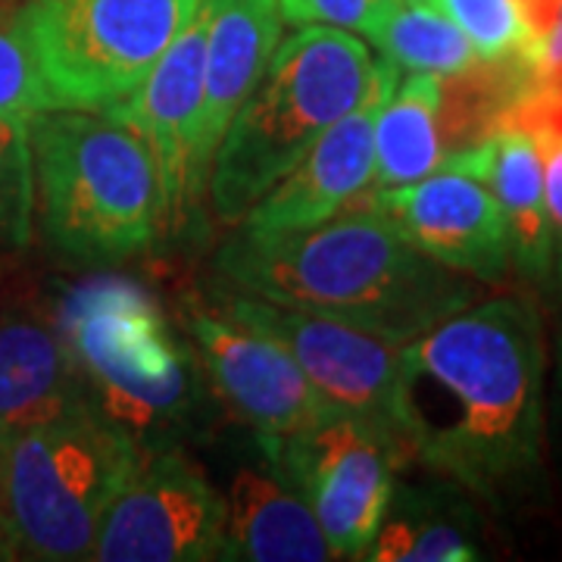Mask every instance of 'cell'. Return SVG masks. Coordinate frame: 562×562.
<instances>
[{"instance_id":"6da1fadb","label":"cell","mask_w":562,"mask_h":562,"mask_svg":"<svg viewBox=\"0 0 562 562\" xmlns=\"http://www.w3.org/2000/svg\"><path fill=\"white\" fill-rule=\"evenodd\" d=\"M543 325L525 297L469 303L401 347L409 460L465 494L509 503L541 475Z\"/></svg>"},{"instance_id":"7a4b0ae2","label":"cell","mask_w":562,"mask_h":562,"mask_svg":"<svg viewBox=\"0 0 562 562\" xmlns=\"http://www.w3.org/2000/svg\"><path fill=\"white\" fill-rule=\"evenodd\" d=\"M216 272L232 291L401 344L479 297L475 281L425 257L372 206L291 235L238 228L216 254Z\"/></svg>"},{"instance_id":"3957f363","label":"cell","mask_w":562,"mask_h":562,"mask_svg":"<svg viewBox=\"0 0 562 562\" xmlns=\"http://www.w3.org/2000/svg\"><path fill=\"white\" fill-rule=\"evenodd\" d=\"M35 222L47 247L79 266H116L166 232L157 162L138 132L106 113L41 110L29 120Z\"/></svg>"},{"instance_id":"277c9868","label":"cell","mask_w":562,"mask_h":562,"mask_svg":"<svg viewBox=\"0 0 562 562\" xmlns=\"http://www.w3.org/2000/svg\"><path fill=\"white\" fill-rule=\"evenodd\" d=\"M372 69L369 44L344 29L303 25L279 41L216 147L206 191L213 213L225 225H238L362 101Z\"/></svg>"},{"instance_id":"5b68a950","label":"cell","mask_w":562,"mask_h":562,"mask_svg":"<svg viewBox=\"0 0 562 562\" xmlns=\"http://www.w3.org/2000/svg\"><path fill=\"white\" fill-rule=\"evenodd\" d=\"M57 325L79 366L88 401L138 443L181 435L203 401L191 341L138 281L98 276L63 297Z\"/></svg>"},{"instance_id":"8992f818","label":"cell","mask_w":562,"mask_h":562,"mask_svg":"<svg viewBox=\"0 0 562 562\" xmlns=\"http://www.w3.org/2000/svg\"><path fill=\"white\" fill-rule=\"evenodd\" d=\"M140 443L91 401L0 443V484L16 560H91L103 516Z\"/></svg>"},{"instance_id":"52a82bcc","label":"cell","mask_w":562,"mask_h":562,"mask_svg":"<svg viewBox=\"0 0 562 562\" xmlns=\"http://www.w3.org/2000/svg\"><path fill=\"white\" fill-rule=\"evenodd\" d=\"M203 0H20L54 110L110 113L138 91Z\"/></svg>"},{"instance_id":"ba28073f","label":"cell","mask_w":562,"mask_h":562,"mask_svg":"<svg viewBox=\"0 0 562 562\" xmlns=\"http://www.w3.org/2000/svg\"><path fill=\"white\" fill-rule=\"evenodd\" d=\"M213 310L276 338L335 416L372 428L394 450L401 469L413 462L401 409V341L241 291L216 294Z\"/></svg>"},{"instance_id":"9c48e42d","label":"cell","mask_w":562,"mask_h":562,"mask_svg":"<svg viewBox=\"0 0 562 562\" xmlns=\"http://www.w3.org/2000/svg\"><path fill=\"white\" fill-rule=\"evenodd\" d=\"M310 503L335 560H366L394 501V450L362 422L325 416L284 441H260Z\"/></svg>"},{"instance_id":"30bf717a","label":"cell","mask_w":562,"mask_h":562,"mask_svg":"<svg viewBox=\"0 0 562 562\" xmlns=\"http://www.w3.org/2000/svg\"><path fill=\"white\" fill-rule=\"evenodd\" d=\"M225 497L201 465L169 443H140L135 465L103 516L91 560H222Z\"/></svg>"},{"instance_id":"8fae6325","label":"cell","mask_w":562,"mask_h":562,"mask_svg":"<svg viewBox=\"0 0 562 562\" xmlns=\"http://www.w3.org/2000/svg\"><path fill=\"white\" fill-rule=\"evenodd\" d=\"M184 331L210 391L260 441H284L331 416L297 360L260 328L201 306L188 313Z\"/></svg>"},{"instance_id":"7c38bea8","label":"cell","mask_w":562,"mask_h":562,"mask_svg":"<svg viewBox=\"0 0 562 562\" xmlns=\"http://www.w3.org/2000/svg\"><path fill=\"white\" fill-rule=\"evenodd\" d=\"M203 63H206V7L166 47L138 91L106 116L125 122L150 147L166 198V232L188 228L210 191L201 162Z\"/></svg>"},{"instance_id":"4fadbf2b","label":"cell","mask_w":562,"mask_h":562,"mask_svg":"<svg viewBox=\"0 0 562 562\" xmlns=\"http://www.w3.org/2000/svg\"><path fill=\"white\" fill-rule=\"evenodd\" d=\"M397 81L401 69L394 63L375 60L362 101L244 213L238 228L250 235H291L353 210L375 184V116Z\"/></svg>"},{"instance_id":"5bb4252c","label":"cell","mask_w":562,"mask_h":562,"mask_svg":"<svg viewBox=\"0 0 562 562\" xmlns=\"http://www.w3.org/2000/svg\"><path fill=\"white\" fill-rule=\"evenodd\" d=\"M362 206L379 210L425 257L469 279L501 284L513 272L506 222L487 184L475 176L438 166L431 176L369 191Z\"/></svg>"},{"instance_id":"9a60e30c","label":"cell","mask_w":562,"mask_h":562,"mask_svg":"<svg viewBox=\"0 0 562 562\" xmlns=\"http://www.w3.org/2000/svg\"><path fill=\"white\" fill-rule=\"evenodd\" d=\"M88 401L57 316L0 310V443Z\"/></svg>"},{"instance_id":"2e32d148","label":"cell","mask_w":562,"mask_h":562,"mask_svg":"<svg viewBox=\"0 0 562 562\" xmlns=\"http://www.w3.org/2000/svg\"><path fill=\"white\" fill-rule=\"evenodd\" d=\"M206 63H203L201 162L210 172L216 147L238 106L247 101L281 41L279 0H203Z\"/></svg>"},{"instance_id":"e0dca14e","label":"cell","mask_w":562,"mask_h":562,"mask_svg":"<svg viewBox=\"0 0 562 562\" xmlns=\"http://www.w3.org/2000/svg\"><path fill=\"white\" fill-rule=\"evenodd\" d=\"M441 166L462 169L487 184L506 222L513 272H519L525 281L538 288L553 284L550 222L543 203V162L535 138L519 128H506L443 157Z\"/></svg>"},{"instance_id":"ac0fdd59","label":"cell","mask_w":562,"mask_h":562,"mask_svg":"<svg viewBox=\"0 0 562 562\" xmlns=\"http://www.w3.org/2000/svg\"><path fill=\"white\" fill-rule=\"evenodd\" d=\"M222 560H335L310 503L281 475L272 457H266V465L238 469L232 482V491L225 497Z\"/></svg>"},{"instance_id":"d6986e66","label":"cell","mask_w":562,"mask_h":562,"mask_svg":"<svg viewBox=\"0 0 562 562\" xmlns=\"http://www.w3.org/2000/svg\"><path fill=\"white\" fill-rule=\"evenodd\" d=\"M441 162V79L409 72L375 116L372 191L413 184L431 176Z\"/></svg>"},{"instance_id":"ffe728a7","label":"cell","mask_w":562,"mask_h":562,"mask_svg":"<svg viewBox=\"0 0 562 562\" xmlns=\"http://www.w3.org/2000/svg\"><path fill=\"white\" fill-rule=\"evenodd\" d=\"M366 38L401 72L450 79L479 63L472 41L462 35L460 25L438 3L391 0L366 32Z\"/></svg>"},{"instance_id":"44dd1931","label":"cell","mask_w":562,"mask_h":562,"mask_svg":"<svg viewBox=\"0 0 562 562\" xmlns=\"http://www.w3.org/2000/svg\"><path fill=\"white\" fill-rule=\"evenodd\" d=\"M366 560L406 562H472L482 550L472 538V525L457 509H438L428 497L413 503L409 513L384 516L382 531L369 547Z\"/></svg>"},{"instance_id":"7402d4cb","label":"cell","mask_w":562,"mask_h":562,"mask_svg":"<svg viewBox=\"0 0 562 562\" xmlns=\"http://www.w3.org/2000/svg\"><path fill=\"white\" fill-rule=\"evenodd\" d=\"M35 232V162L29 122L0 113V247L22 250Z\"/></svg>"},{"instance_id":"603a6c76","label":"cell","mask_w":562,"mask_h":562,"mask_svg":"<svg viewBox=\"0 0 562 562\" xmlns=\"http://www.w3.org/2000/svg\"><path fill=\"white\" fill-rule=\"evenodd\" d=\"M41 110H54V103L22 29L20 0H0V113L29 122Z\"/></svg>"},{"instance_id":"cb8c5ba5","label":"cell","mask_w":562,"mask_h":562,"mask_svg":"<svg viewBox=\"0 0 562 562\" xmlns=\"http://www.w3.org/2000/svg\"><path fill=\"white\" fill-rule=\"evenodd\" d=\"M472 41L479 60H506L522 54L525 22L516 0H435Z\"/></svg>"},{"instance_id":"d4e9b609","label":"cell","mask_w":562,"mask_h":562,"mask_svg":"<svg viewBox=\"0 0 562 562\" xmlns=\"http://www.w3.org/2000/svg\"><path fill=\"white\" fill-rule=\"evenodd\" d=\"M391 0H279L281 20L294 29L325 25L344 32H369Z\"/></svg>"},{"instance_id":"484cf974","label":"cell","mask_w":562,"mask_h":562,"mask_svg":"<svg viewBox=\"0 0 562 562\" xmlns=\"http://www.w3.org/2000/svg\"><path fill=\"white\" fill-rule=\"evenodd\" d=\"M543 162V203L550 222V257H553V288L562 297V140H535Z\"/></svg>"},{"instance_id":"4316f807","label":"cell","mask_w":562,"mask_h":562,"mask_svg":"<svg viewBox=\"0 0 562 562\" xmlns=\"http://www.w3.org/2000/svg\"><path fill=\"white\" fill-rule=\"evenodd\" d=\"M522 57L535 69V76L547 88H557L562 81V3L557 10V20L550 22V29L541 38L531 41L522 47Z\"/></svg>"},{"instance_id":"83f0119b","label":"cell","mask_w":562,"mask_h":562,"mask_svg":"<svg viewBox=\"0 0 562 562\" xmlns=\"http://www.w3.org/2000/svg\"><path fill=\"white\" fill-rule=\"evenodd\" d=\"M0 560H16V543H13V528H10V516H7L3 484H0Z\"/></svg>"},{"instance_id":"f1b7e54d","label":"cell","mask_w":562,"mask_h":562,"mask_svg":"<svg viewBox=\"0 0 562 562\" xmlns=\"http://www.w3.org/2000/svg\"><path fill=\"white\" fill-rule=\"evenodd\" d=\"M560 391H562V331H560Z\"/></svg>"},{"instance_id":"f546056e","label":"cell","mask_w":562,"mask_h":562,"mask_svg":"<svg viewBox=\"0 0 562 562\" xmlns=\"http://www.w3.org/2000/svg\"><path fill=\"white\" fill-rule=\"evenodd\" d=\"M419 3H435V0H419Z\"/></svg>"}]
</instances>
